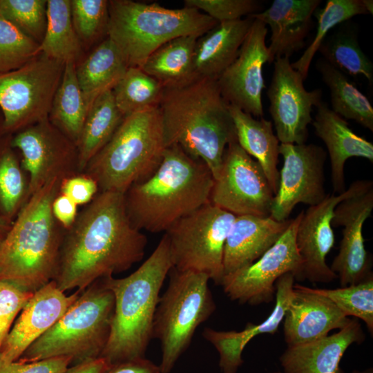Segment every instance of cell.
<instances>
[{"mask_svg":"<svg viewBox=\"0 0 373 373\" xmlns=\"http://www.w3.org/2000/svg\"><path fill=\"white\" fill-rule=\"evenodd\" d=\"M237 142L260 165L275 195L279 183L278 170L279 140L274 134L273 124L264 118L257 119L240 108L229 104Z\"/></svg>","mask_w":373,"mask_h":373,"instance_id":"obj_28","label":"cell"},{"mask_svg":"<svg viewBox=\"0 0 373 373\" xmlns=\"http://www.w3.org/2000/svg\"><path fill=\"white\" fill-rule=\"evenodd\" d=\"M294 276L287 273L275 283L276 303L269 316L259 324L248 323L242 331H218L206 327L202 336L217 350L219 366L222 373H237L243 364L242 352L248 343L262 334H274L284 319L289 299L294 291Z\"/></svg>","mask_w":373,"mask_h":373,"instance_id":"obj_22","label":"cell"},{"mask_svg":"<svg viewBox=\"0 0 373 373\" xmlns=\"http://www.w3.org/2000/svg\"><path fill=\"white\" fill-rule=\"evenodd\" d=\"M279 154L283 165L269 216L282 222L288 220L298 204L314 206L327 196L324 174L327 153L314 144L280 143Z\"/></svg>","mask_w":373,"mask_h":373,"instance_id":"obj_14","label":"cell"},{"mask_svg":"<svg viewBox=\"0 0 373 373\" xmlns=\"http://www.w3.org/2000/svg\"><path fill=\"white\" fill-rule=\"evenodd\" d=\"M114 306L113 294L104 280L94 282L17 361L66 356L75 365L99 358L109 339Z\"/></svg>","mask_w":373,"mask_h":373,"instance_id":"obj_8","label":"cell"},{"mask_svg":"<svg viewBox=\"0 0 373 373\" xmlns=\"http://www.w3.org/2000/svg\"><path fill=\"white\" fill-rule=\"evenodd\" d=\"M218 23L193 8L172 9L156 3L108 1L107 36L128 68H140L150 55L173 39L199 37Z\"/></svg>","mask_w":373,"mask_h":373,"instance_id":"obj_6","label":"cell"},{"mask_svg":"<svg viewBox=\"0 0 373 373\" xmlns=\"http://www.w3.org/2000/svg\"><path fill=\"white\" fill-rule=\"evenodd\" d=\"M82 291L67 296L54 280L35 291L21 311L0 350V363L17 361L26 349L66 312Z\"/></svg>","mask_w":373,"mask_h":373,"instance_id":"obj_20","label":"cell"},{"mask_svg":"<svg viewBox=\"0 0 373 373\" xmlns=\"http://www.w3.org/2000/svg\"><path fill=\"white\" fill-rule=\"evenodd\" d=\"M11 144L21 151L22 166L29 174L28 199L52 179L63 180L78 171L76 146L49 119L23 128Z\"/></svg>","mask_w":373,"mask_h":373,"instance_id":"obj_15","label":"cell"},{"mask_svg":"<svg viewBox=\"0 0 373 373\" xmlns=\"http://www.w3.org/2000/svg\"><path fill=\"white\" fill-rule=\"evenodd\" d=\"M303 212L291 220L280 238L258 260L223 276L220 285L231 300L251 305L268 303L274 299L275 283L280 276L291 273L302 280L296 233Z\"/></svg>","mask_w":373,"mask_h":373,"instance_id":"obj_13","label":"cell"},{"mask_svg":"<svg viewBox=\"0 0 373 373\" xmlns=\"http://www.w3.org/2000/svg\"><path fill=\"white\" fill-rule=\"evenodd\" d=\"M110 364L103 358L71 365L64 373H103Z\"/></svg>","mask_w":373,"mask_h":373,"instance_id":"obj_49","label":"cell"},{"mask_svg":"<svg viewBox=\"0 0 373 373\" xmlns=\"http://www.w3.org/2000/svg\"><path fill=\"white\" fill-rule=\"evenodd\" d=\"M88 112V108L77 82L75 63H66L48 119L76 146Z\"/></svg>","mask_w":373,"mask_h":373,"instance_id":"obj_32","label":"cell"},{"mask_svg":"<svg viewBox=\"0 0 373 373\" xmlns=\"http://www.w3.org/2000/svg\"><path fill=\"white\" fill-rule=\"evenodd\" d=\"M77 204L66 195L59 193L52 204V211L56 220L68 230L77 217Z\"/></svg>","mask_w":373,"mask_h":373,"instance_id":"obj_47","label":"cell"},{"mask_svg":"<svg viewBox=\"0 0 373 373\" xmlns=\"http://www.w3.org/2000/svg\"><path fill=\"white\" fill-rule=\"evenodd\" d=\"M5 231H6V224L3 222V220L0 218V242L2 241V240L3 239L4 236V233H5Z\"/></svg>","mask_w":373,"mask_h":373,"instance_id":"obj_51","label":"cell"},{"mask_svg":"<svg viewBox=\"0 0 373 373\" xmlns=\"http://www.w3.org/2000/svg\"><path fill=\"white\" fill-rule=\"evenodd\" d=\"M103 373H161L159 365L146 358L110 365Z\"/></svg>","mask_w":373,"mask_h":373,"instance_id":"obj_48","label":"cell"},{"mask_svg":"<svg viewBox=\"0 0 373 373\" xmlns=\"http://www.w3.org/2000/svg\"><path fill=\"white\" fill-rule=\"evenodd\" d=\"M72 361L69 357H54L33 362L19 361L0 363V373H64Z\"/></svg>","mask_w":373,"mask_h":373,"instance_id":"obj_45","label":"cell"},{"mask_svg":"<svg viewBox=\"0 0 373 373\" xmlns=\"http://www.w3.org/2000/svg\"><path fill=\"white\" fill-rule=\"evenodd\" d=\"M274 194L258 162L233 141L227 146L210 202L236 216H270Z\"/></svg>","mask_w":373,"mask_h":373,"instance_id":"obj_12","label":"cell"},{"mask_svg":"<svg viewBox=\"0 0 373 373\" xmlns=\"http://www.w3.org/2000/svg\"><path fill=\"white\" fill-rule=\"evenodd\" d=\"M372 186L371 180L355 181L344 192L327 194L322 202L303 212L296 233V245L302 261L301 280L326 283L338 278L326 262L334 244V211L345 198Z\"/></svg>","mask_w":373,"mask_h":373,"instance_id":"obj_17","label":"cell"},{"mask_svg":"<svg viewBox=\"0 0 373 373\" xmlns=\"http://www.w3.org/2000/svg\"><path fill=\"white\" fill-rule=\"evenodd\" d=\"M213 182L202 160L177 144L168 146L155 172L125 192L129 220L140 231L166 232L176 221L210 202Z\"/></svg>","mask_w":373,"mask_h":373,"instance_id":"obj_3","label":"cell"},{"mask_svg":"<svg viewBox=\"0 0 373 373\" xmlns=\"http://www.w3.org/2000/svg\"><path fill=\"white\" fill-rule=\"evenodd\" d=\"M128 68L119 50L108 37L76 66L77 82L88 111L99 95L113 88Z\"/></svg>","mask_w":373,"mask_h":373,"instance_id":"obj_29","label":"cell"},{"mask_svg":"<svg viewBox=\"0 0 373 373\" xmlns=\"http://www.w3.org/2000/svg\"><path fill=\"white\" fill-rule=\"evenodd\" d=\"M372 210L373 186L345 198L334 211L332 227L343 229L339 251L330 269L342 287L358 283L372 273L363 227Z\"/></svg>","mask_w":373,"mask_h":373,"instance_id":"obj_19","label":"cell"},{"mask_svg":"<svg viewBox=\"0 0 373 373\" xmlns=\"http://www.w3.org/2000/svg\"><path fill=\"white\" fill-rule=\"evenodd\" d=\"M166 147L158 107L134 113L124 118L84 172L95 180L100 191L124 194L155 172Z\"/></svg>","mask_w":373,"mask_h":373,"instance_id":"obj_7","label":"cell"},{"mask_svg":"<svg viewBox=\"0 0 373 373\" xmlns=\"http://www.w3.org/2000/svg\"><path fill=\"white\" fill-rule=\"evenodd\" d=\"M160 296L153 323V338L161 343V373H169L189 347L197 328L216 310L209 278L192 270L173 267Z\"/></svg>","mask_w":373,"mask_h":373,"instance_id":"obj_9","label":"cell"},{"mask_svg":"<svg viewBox=\"0 0 373 373\" xmlns=\"http://www.w3.org/2000/svg\"><path fill=\"white\" fill-rule=\"evenodd\" d=\"M64 64L39 53L21 67L0 73V108L7 130L48 119Z\"/></svg>","mask_w":373,"mask_h":373,"instance_id":"obj_11","label":"cell"},{"mask_svg":"<svg viewBox=\"0 0 373 373\" xmlns=\"http://www.w3.org/2000/svg\"><path fill=\"white\" fill-rule=\"evenodd\" d=\"M314 294L329 298L345 316L362 320L370 333H373V276L370 274L358 283L338 289H314Z\"/></svg>","mask_w":373,"mask_h":373,"instance_id":"obj_38","label":"cell"},{"mask_svg":"<svg viewBox=\"0 0 373 373\" xmlns=\"http://www.w3.org/2000/svg\"><path fill=\"white\" fill-rule=\"evenodd\" d=\"M99 187L88 175H73L63 179L59 193L70 198L76 204L82 205L90 202L98 193Z\"/></svg>","mask_w":373,"mask_h":373,"instance_id":"obj_46","label":"cell"},{"mask_svg":"<svg viewBox=\"0 0 373 373\" xmlns=\"http://www.w3.org/2000/svg\"><path fill=\"white\" fill-rule=\"evenodd\" d=\"M320 0H274L265 10L249 15L271 29L268 63L289 57L305 46L312 17Z\"/></svg>","mask_w":373,"mask_h":373,"instance_id":"obj_24","label":"cell"},{"mask_svg":"<svg viewBox=\"0 0 373 373\" xmlns=\"http://www.w3.org/2000/svg\"><path fill=\"white\" fill-rule=\"evenodd\" d=\"M290 222H278L270 216H236L224 245V276L258 260L280 238Z\"/></svg>","mask_w":373,"mask_h":373,"instance_id":"obj_26","label":"cell"},{"mask_svg":"<svg viewBox=\"0 0 373 373\" xmlns=\"http://www.w3.org/2000/svg\"><path fill=\"white\" fill-rule=\"evenodd\" d=\"M254 19L218 23L196 41L193 71L195 77L218 79L236 58Z\"/></svg>","mask_w":373,"mask_h":373,"instance_id":"obj_27","label":"cell"},{"mask_svg":"<svg viewBox=\"0 0 373 373\" xmlns=\"http://www.w3.org/2000/svg\"><path fill=\"white\" fill-rule=\"evenodd\" d=\"M267 30L265 23L254 19L236 58L217 79L224 99L254 117L264 113L262 67L269 59L265 44Z\"/></svg>","mask_w":373,"mask_h":373,"instance_id":"obj_18","label":"cell"},{"mask_svg":"<svg viewBox=\"0 0 373 373\" xmlns=\"http://www.w3.org/2000/svg\"><path fill=\"white\" fill-rule=\"evenodd\" d=\"M316 108L312 125L316 135L327 149L334 193L340 194L346 190L344 174L346 160L358 157L373 162V144L356 135L347 121L329 108L327 104L321 101Z\"/></svg>","mask_w":373,"mask_h":373,"instance_id":"obj_25","label":"cell"},{"mask_svg":"<svg viewBox=\"0 0 373 373\" xmlns=\"http://www.w3.org/2000/svg\"><path fill=\"white\" fill-rule=\"evenodd\" d=\"M235 218L209 202L173 224L165 234L173 267L205 274L220 285L224 245Z\"/></svg>","mask_w":373,"mask_h":373,"instance_id":"obj_10","label":"cell"},{"mask_svg":"<svg viewBox=\"0 0 373 373\" xmlns=\"http://www.w3.org/2000/svg\"><path fill=\"white\" fill-rule=\"evenodd\" d=\"M39 44L0 15V73L16 70L39 54Z\"/></svg>","mask_w":373,"mask_h":373,"instance_id":"obj_40","label":"cell"},{"mask_svg":"<svg viewBox=\"0 0 373 373\" xmlns=\"http://www.w3.org/2000/svg\"><path fill=\"white\" fill-rule=\"evenodd\" d=\"M316 14L318 26L314 39L300 58L291 63V67L298 71L304 79L308 75L315 54L329 31L354 16L367 15L368 12L361 0H328L325 6Z\"/></svg>","mask_w":373,"mask_h":373,"instance_id":"obj_37","label":"cell"},{"mask_svg":"<svg viewBox=\"0 0 373 373\" xmlns=\"http://www.w3.org/2000/svg\"><path fill=\"white\" fill-rule=\"evenodd\" d=\"M173 267L164 233L150 256L132 274L103 278L115 298L111 334L101 358L110 364L145 358L153 338L160 292Z\"/></svg>","mask_w":373,"mask_h":373,"instance_id":"obj_5","label":"cell"},{"mask_svg":"<svg viewBox=\"0 0 373 373\" xmlns=\"http://www.w3.org/2000/svg\"><path fill=\"white\" fill-rule=\"evenodd\" d=\"M365 338L358 321L351 319L332 335L287 347L279 358L283 372L276 373H344L340 362L345 351L352 344H360Z\"/></svg>","mask_w":373,"mask_h":373,"instance_id":"obj_23","label":"cell"},{"mask_svg":"<svg viewBox=\"0 0 373 373\" xmlns=\"http://www.w3.org/2000/svg\"><path fill=\"white\" fill-rule=\"evenodd\" d=\"M301 75L291 67L289 58L274 60L267 90L269 111L280 143L305 144L312 111L321 102L322 90H307Z\"/></svg>","mask_w":373,"mask_h":373,"instance_id":"obj_16","label":"cell"},{"mask_svg":"<svg viewBox=\"0 0 373 373\" xmlns=\"http://www.w3.org/2000/svg\"><path fill=\"white\" fill-rule=\"evenodd\" d=\"M46 17L39 52L64 64L75 63L82 48L72 22L70 0H47Z\"/></svg>","mask_w":373,"mask_h":373,"instance_id":"obj_34","label":"cell"},{"mask_svg":"<svg viewBox=\"0 0 373 373\" xmlns=\"http://www.w3.org/2000/svg\"><path fill=\"white\" fill-rule=\"evenodd\" d=\"M198 37L173 39L155 50L140 67L164 88L186 83L194 78L193 57Z\"/></svg>","mask_w":373,"mask_h":373,"instance_id":"obj_31","label":"cell"},{"mask_svg":"<svg viewBox=\"0 0 373 373\" xmlns=\"http://www.w3.org/2000/svg\"><path fill=\"white\" fill-rule=\"evenodd\" d=\"M352 373H373V370L371 367L363 371L354 370L352 372Z\"/></svg>","mask_w":373,"mask_h":373,"instance_id":"obj_52","label":"cell"},{"mask_svg":"<svg viewBox=\"0 0 373 373\" xmlns=\"http://www.w3.org/2000/svg\"><path fill=\"white\" fill-rule=\"evenodd\" d=\"M184 5L201 11L218 23L241 19L258 13L262 8L255 0H184Z\"/></svg>","mask_w":373,"mask_h":373,"instance_id":"obj_43","label":"cell"},{"mask_svg":"<svg viewBox=\"0 0 373 373\" xmlns=\"http://www.w3.org/2000/svg\"><path fill=\"white\" fill-rule=\"evenodd\" d=\"M62 180L31 195L0 242V279L34 293L56 276L64 235L52 204Z\"/></svg>","mask_w":373,"mask_h":373,"instance_id":"obj_4","label":"cell"},{"mask_svg":"<svg viewBox=\"0 0 373 373\" xmlns=\"http://www.w3.org/2000/svg\"><path fill=\"white\" fill-rule=\"evenodd\" d=\"M158 108L166 146L177 144L202 160L215 180L227 146L237 140L229 104L217 80L195 77L164 88Z\"/></svg>","mask_w":373,"mask_h":373,"instance_id":"obj_2","label":"cell"},{"mask_svg":"<svg viewBox=\"0 0 373 373\" xmlns=\"http://www.w3.org/2000/svg\"><path fill=\"white\" fill-rule=\"evenodd\" d=\"M66 231L53 280L63 292L83 291L128 270L142 260L147 245L146 236L131 224L121 193H98Z\"/></svg>","mask_w":373,"mask_h":373,"instance_id":"obj_1","label":"cell"},{"mask_svg":"<svg viewBox=\"0 0 373 373\" xmlns=\"http://www.w3.org/2000/svg\"><path fill=\"white\" fill-rule=\"evenodd\" d=\"M164 87L140 68L129 67L112 89L115 104L124 117L157 108Z\"/></svg>","mask_w":373,"mask_h":373,"instance_id":"obj_36","label":"cell"},{"mask_svg":"<svg viewBox=\"0 0 373 373\" xmlns=\"http://www.w3.org/2000/svg\"><path fill=\"white\" fill-rule=\"evenodd\" d=\"M124 118L115 104L112 90L96 98L76 144L79 172L84 171L88 162L108 142Z\"/></svg>","mask_w":373,"mask_h":373,"instance_id":"obj_30","label":"cell"},{"mask_svg":"<svg viewBox=\"0 0 373 373\" xmlns=\"http://www.w3.org/2000/svg\"><path fill=\"white\" fill-rule=\"evenodd\" d=\"M71 19L79 40L88 42L107 35L108 1L70 0Z\"/></svg>","mask_w":373,"mask_h":373,"instance_id":"obj_42","label":"cell"},{"mask_svg":"<svg viewBox=\"0 0 373 373\" xmlns=\"http://www.w3.org/2000/svg\"><path fill=\"white\" fill-rule=\"evenodd\" d=\"M362 3L367 11L368 14H372L373 12V1L372 0H361Z\"/></svg>","mask_w":373,"mask_h":373,"instance_id":"obj_50","label":"cell"},{"mask_svg":"<svg viewBox=\"0 0 373 373\" xmlns=\"http://www.w3.org/2000/svg\"><path fill=\"white\" fill-rule=\"evenodd\" d=\"M350 321L329 298L296 284L283 319L285 341L287 347L310 343Z\"/></svg>","mask_w":373,"mask_h":373,"instance_id":"obj_21","label":"cell"},{"mask_svg":"<svg viewBox=\"0 0 373 373\" xmlns=\"http://www.w3.org/2000/svg\"><path fill=\"white\" fill-rule=\"evenodd\" d=\"M33 293L0 279V350L10 327Z\"/></svg>","mask_w":373,"mask_h":373,"instance_id":"obj_44","label":"cell"},{"mask_svg":"<svg viewBox=\"0 0 373 373\" xmlns=\"http://www.w3.org/2000/svg\"><path fill=\"white\" fill-rule=\"evenodd\" d=\"M316 68L330 93L332 110L343 118L352 119L373 131V107L367 99L347 78L324 59Z\"/></svg>","mask_w":373,"mask_h":373,"instance_id":"obj_33","label":"cell"},{"mask_svg":"<svg viewBox=\"0 0 373 373\" xmlns=\"http://www.w3.org/2000/svg\"><path fill=\"white\" fill-rule=\"evenodd\" d=\"M46 0H0V15L40 44L47 25Z\"/></svg>","mask_w":373,"mask_h":373,"instance_id":"obj_39","label":"cell"},{"mask_svg":"<svg viewBox=\"0 0 373 373\" xmlns=\"http://www.w3.org/2000/svg\"><path fill=\"white\" fill-rule=\"evenodd\" d=\"M327 35L318 51L329 64L343 73L362 75L370 85L373 82V65L359 45L354 29L343 26Z\"/></svg>","mask_w":373,"mask_h":373,"instance_id":"obj_35","label":"cell"},{"mask_svg":"<svg viewBox=\"0 0 373 373\" xmlns=\"http://www.w3.org/2000/svg\"><path fill=\"white\" fill-rule=\"evenodd\" d=\"M28 182L10 150L0 155V204L8 216L15 213L28 200Z\"/></svg>","mask_w":373,"mask_h":373,"instance_id":"obj_41","label":"cell"}]
</instances>
